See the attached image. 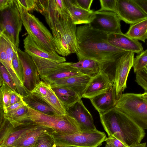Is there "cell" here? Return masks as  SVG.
Segmentation results:
<instances>
[{"instance_id": "cell-17", "label": "cell", "mask_w": 147, "mask_h": 147, "mask_svg": "<svg viewBox=\"0 0 147 147\" xmlns=\"http://www.w3.org/2000/svg\"><path fill=\"white\" fill-rule=\"evenodd\" d=\"M73 23L76 25L89 24L95 17V12L86 11L80 7L76 0H64Z\"/></svg>"}, {"instance_id": "cell-5", "label": "cell", "mask_w": 147, "mask_h": 147, "mask_svg": "<svg viewBox=\"0 0 147 147\" xmlns=\"http://www.w3.org/2000/svg\"><path fill=\"white\" fill-rule=\"evenodd\" d=\"M29 117L35 123L53 131L65 134H74L82 131L73 117L65 115H50L40 112L28 106Z\"/></svg>"}, {"instance_id": "cell-41", "label": "cell", "mask_w": 147, "mask_h": 147, "mask_svg": "<svg viewBox=\"0 0 147 147\" xmlns=\"http://www.w3.org/2000/svg\"><path fill=\"white\" fill-rule=\"evenodd\" d=\"M14 0H0V10L2 11L10 7Z\"/></svg>"}, {"instance_id": "cell-37", "label": "cell", "mask_w": 147, "mask_h": 147, "mask_svg": "<svg viewBox=\"0 0 147 147\" xmlns=\"http://www.w3.org/2000/svg\"><path fill=\"white\" fill-rule=\"evenodd\" d=\"M27 11L36 10V0H17Z\"/></svg>"}, {"instance_id": "cell-46", "label": "cell", "mask_w": 147, "mask_h": 147, "mask_svg": "<svg viewBox=\"0 0 147 147\" xmlns=\"http://www.w3.org/2000/svg\"><path fill=\"white\" fill-rule=\"evenodd\" d=\"M56 147H60V146H56Z\"/></svg>"}, {"instance_id": "cell-2", "label": "cell", "mask_w": 147, "mask_h": 147, "mask_svg": "<svg viewBox=\"0 0 147 147\" xmlns=\"http://www.w3.org/2000/svg\"><path fill=\"white\" fill-rule=\"evenodd\" d=\"M101 123L108 137H114L128 146L141 143L144 130L115 108L99 114Z\"/></svg>"}, {"instance_id": "cell-16", "label": "cell", "mask_w": 147, "mask_h": 147, "mask_svg": "<svg viewBox=\"0 0 147 147\" xmlns=\"http://www.w3.org/2000/svg\"><path fill=\"white\" fill-rule=\"evenodd\" d=\"M107 40L112 46L126 51L138 54L143 51V47L138 40L131 39L122 32L108 34Z\"/></svg>"}, {"instance_id": "cell-45", "label": "cell", "mask_w": 147, "mask_h": 147, "mask_svg": "<svg viewBox=\"0 0 147 147\" xmlns=\"http://www.w3.org/2000/svg\"><path fill=\"white\" fill-rule=\"evenodd\" d=\"M105 147H111L109 144L106 143Z\"/></svg>"}, {"instance_id": "cell-31", "label": "cell", "mask_w": 147, "mask_h": 147, "mask_svg": "<svg viewBox=\"0 0 147 147\" xmlns=\"http://www.w3.org/2000/svg\"><path fill=\"white\" fill-rule=\"evenodd\" d=\"M12 64L17 76L23 84L24 74L23 67L18 56L17 50L15 47L13 48Z\"/></svg>"}, {"instance_id": "cell-11", "label": "cell", "mask_w": 147, "mask_h": 147, "mask_svg": "<svg viewBox=\"0 0 147 147\" xmlns=\"http://www.w3.org/2000/svg\"><path fill=\"white\" fill-rule=\"evenodd\" d=\"M23 69L24 85L29 92L32 91L41 81L38 71L32 57L20 48L17 50Z\"/></svg>"}, {"instance_id": "cell-15", "label": "cell", "mask_w": 147, "mask_h": 147, "mask_svg": "<svg viewBox=\"0 0 147 147\" xmlns=\"http://www.w3.org/2000/svg\"><path fill=\"white\" fill-rule=\"evenodd\" d=\"M66 110L67 114L74 118L78 123L82 131L97 130L92 115L81 99Z\"/></svg>"}, {"instance_id": "cell-13", "label": "cell", "mask_w": 147, "mask_h": 147, "mask_svg": "<svg viewBox=\"0 0 147 147\" xmlns=\"http://www.w3.org/2000/svg\"><path fill=\"white\" fill-rule=\"evenodd\" d=\"M95 12V17L89 24L93 28L107 34L122 32L121 20L115 13L109 11Z\"/></svg>"}, {"instance_id": "cell-27", "label": "cell", "mask_w": 147, "mask_h": 147, "mask_svg": "<svg viewBox=\"0 0 147 147\" xmlns=\"http://www.w3.org/2000/svg\"><path fill=\"white\" fill-rule=\"evenodd\" d=\"M23 100L29 107L45 114L55 115L52 109L44 101L30 93L23 96Z\"/></svg>"}, {"instance_id": "cell-36", "label": "cell", "mask_w": 147, "mask_h": 147, "mask_svg": "<svg viewBox=\"0 0 147 147\" xmlns=\"http://www.w3.org/2000/svg\"><path fill=\"white\" fill-rule=\"evenodd\" d=\"M111 147H128V146L117 138L114 137H108L105 141Z\"/></svg>"}, {"instance_id": "cell-30", "label": "cell", "mask_w": 147, "mask_h": 147, "mask_svg": "<svg viewBox=\"0 0 147 147\" xmlns=\"http://www.w3.org/2000/svg\"><path fill=\"white\" fill-rule=\"evenodd\" d=\"M147 66V49L138 54L134 58L133 67L136 73Z\"/></svg>"}, {"instance_id": "cell-44", "label": "cell", "mask_w": 147, "mask_h": 147, "mask_svg": "<svg viewBox=\"0 0 147 147\" xmlns=\"http://www.w3.org/2000/svg\"><path fill=\"white\" fill-rule=\"evenodd\" d=\"M141 97L147 103V93L144 92L141 94Z\"/></svg>"}, {"instance_id": "cell-6", "label": "cell", "mask_w": 147, "mask_h": 147, "mask_svg": "<svg viewBox=\"0 0 147 147\" xmlns=\"http://www.w3.org/2000/svg\"><path fill=\"white\" fill-rule=\"evenodd\" d=\"M51 134L56 146L62 147H98L107 138L104 132L97 129L71 134L53 130Z\"/></svg>"}, {"instance_id": "cell-3", "label": "cell", "mask_w": 147, "mask_h": 147, "mask_svg": "<svg viewBox=\"0 0 147 147\" xmlns=\"http://www.w3.org/2000/svg\"><path fill=\"white\" fill-rule=\"evenodd\" d=\"M48 24L52 31L57 53L65 57L78 51L76 25L73 23L67 9L53 18Z\"/></svg>"}, {"instance_id": "cell-18", "label": "cell", "mask_w": 147, "mask_h": 147, "mask_svg": "<svg viewBox=\"0 0 147 147\" xmlns=\"http://www.w3.org/2000/svg\"><path fill=\"white\" fill-rule=\"evenodd\" d=\"M25 51L31 56H36L59 63L66 61L65 58L57 53H51L42 49L29 35L24 40Z\"/></svg>"}, {"instance_id": "cell-43", "label": "cell", "mask_w": 147, "mask_h": 147, "mask_svg": "<svg viewBox=\"0 0 147 147\" xmlns=\"http://www.w3.org/2000/svg\"><path fill=\"white\" fill-rule=\"evenodd\" d=\"M128 147H147V143L146 142L140 143L129 146Z\"/></svg>"}, {"instance_id": "cell-12", "label": "cell", "mask_w": 147, "mask_h": 147, "mask_svg": "<svg viewBox=\"0 0 147 147\" xmlns=\"http://www.w3.org/2000/svg\"><path fill=\"white\" fill-rule=\"evenodd\" d=\"M120 20L132 24L147 18V14L133 0H116V12Z\"/></svg>"}, {"instance_id": "cell-7", "label": "cell", "mask_w": 147, "mask_h": 147, "mask_svg": "<svg viewBox=\"0 0 147 147\" xmlns=\"http://www.w3.org/2000/svg\"><path fill=\"white\" fill-rule=\"evenodd\" d=\"M144 130H147V103L141 94H123L115 107Z\"/></svg>"}, {"instance_id": "cell-19", "label": "cell", "mask_w": 147, "mask_h": 147, "mask_svg": "<svg viewBox=\"0 0 147 147\" xmlns=\"http://www.w3.org/2000/svg\"><path fill=\"white\" fill-rule=\"evenodd\" d=\"M92 77L82 74L50 82V85L64 86L77 92L82 98L83 93Z\"/></svg>"}, {"instance_id": "cell-34", "label": "cell", "mask_w": 147, "mask_h": 147, "mask_svg": "<svg viewBox=\"0 0 147 147\" xmlns=\"http://www.w3.org/2000/svg\"><path fill=\"white\" fill-rule=\"evenodd\" d=\"M135 81L147 93V66L136 73Z\"/></svg>"}, {"instance_id": "cell-22", "label": "cell", "mask_w": 147, "mask_h": 147, "mask_svg": "<svg viewBox=\"0 0 147 147\" xmlns=\"http://www.w3.org/2000/svg\"><path fill=\"white\" fill-rule=\"evenodd\" d=\"M110 64H106L92 59H85L78 60L76 63L70 62L69 65L83 74L92 77Z\"/></svg>"}, {"instance_id": "cell-20", "label": "cell", "mask_w": 147, "mask_h": 147, "mask_svg": "<svg viewBox=\"0 0 147 147\" xmlns=\"http://www.w3.org/2000/svg\"><path fill=\"white\" fill-rule=\"evenodd\" d=\"M91 103L99 114L115 108L117 101L116 93L113 86L107 92L90 99Z\"/></svg>"}, {"instance_id": "cell-9", "label": "cell", "mask_w": 147, "mask_h": 147, "mask_svg": "<svg viewBox=\"0 0 147 147\" xmlns=\"http://www.w3.org/2000/svg\"><path fill=\"white\" fill-rule=\"evenodd\" d=\"M22 24L16 0H14L10 7L1 11L0 33L7 37L17 50L19 48V36Z\"/></svg>"}, {"instance_id": "cell-10", "label": "cell", "mask_w": 147, "mask_h": 147, "mask_svg": "<svg viewBox=\"0 0 147 147\" xmlns=\"http://www.w3.org/2000/svg\"><path fill=\"white\" fill-rule=\"evenodd\" d=\"M134 53L127 52L120 56L115 62L114 84L117 100L127 87L129 71L133 67Z\"/></svg>"}, {"instance_id": "cell-39", "label": "cell", "mask_w": 147, "mask_h": 147, "mask_svg": "<svg viewBox=\"0 0 147 147\" xmlns=\"http://www.w3.org/2000/svg\"><path fill=\"white\" fill-rule=\"evenodd\" d=\"M78 5L83 9L88 11H92L90 9L93 0H76Z\"/></svg>"}, {"instance_id": "cell-28", "label": "cell", "mask_w": 147, "mask_h": 147, "mask_svg": "<svg viewBox=\"0 0 147 147\" xmlns=\"http://www.w3.org/2000/svg\"><path fill=\"white\" fill-rule=\"evenodd\" d=\"M13 90L5 83L0 86V107L3 110L10 105L11 95Z\"/></svg>"}, {"instance_id": "cell-32", "label": "cell", "mask_w": 147, "mask_h": 147, "mask_svg": "<svg viewBox=\"0 0 147 147\" xmlns=\"http://www.w3.org/2000/svg\"><path fill=\"white\" fill-rule=\"evenodd\" d=\"M0 77L2 78L4 82L13 90L18 92L11 75L6 67L1 62L0 65Z\"/></svg>"}, {"instance_id": "cell-40", "label": "cell", "mask_w": 147, "mask_h": 147, "mask_svg": "<svg viewBox=\"0 0 147 147\" xmlns=\"http://www.w3.org/2000/svg\"><path fill=\"white\" fill-rule=\"evenodd\" d=\"M23 96L18 92L13 90L11 95L10 105L17 103L23 100Z\"/></svg>"}, {"instance_id": "cell-38", "label": "cell", "mask_w": 147, "mask_h": 147, "mask_svg": "<svg viewBox=\"0 0 147 147\" xmlns=\"http://www.w3.org/2000/svg\"><path fill=\"white\" fill-rule=\"evenodd\" d=\"M27 105L26 103L22 100L20 101L9 105L7 107L4 109L3 110L4 113H6L10 111L16 110L19 109Z\"/></svg>"}, {"instance_id": "cell-1", "label": "cell", "mask_w": 147, "mask_h": 147, "mask_svg": "<svg viewBox=\"0 0 147 147\" xmlns=\"http://www.w3.org/2000/svg\"><path fill=\"white\" fill-rule=\"evenodd\" d=\"M76 36L78 51L76 54L78 60L90 59L109 64L127 52L111 45L108 41V34L89 24L77 27Z\"/></svg>"}, {"instance_id": "cell-24", "label": "cell", "mask_w": 147, "mask_h": 147, "mask_svg": "<svg viewBox=\"0 0 147 147\" xmlns=\"http://www.w3.org/2000/svg\"><path fill=\"white\" fill-rule=\"evenodd\" d=\"M50 85L65 109L71 106L82 98L77 92L68 88L53 85Z\"/></svg>"}, {"instance_id": "cell-26", "label": "cell", "mask_w": 147, "mask_h": 147, "mask_svg": "<svg viewBox=\"0 0 147 147\" xmlns=\"http://www.w3.org/2000/svg\"><path fill=\"white\" fill-rule=\"evenodd\" d=\"M38 98L44 101L51 107L55 115H63L67 114L65 107L56 95L50 84H49L47 95L45 97Z\"/></svg>"}, {"instance_id": "cell-14", "label": "cell", "mask_w": 147, "mask_h": 147, "mask_svg": "<svg viewBox=\"0 0 147 147\" xmlns=\"http://www.w3.org/2000/svg\"><path fill=\"white\" fill-rule=\"evenodd\" d=\"M114 79L105 71V68L92 77L85 88L82 98L90 99L105 93L113 86Z\"/></svg>"}, {"instance_id": "cell-35", "label": "cell", "mask_w": 147, "mask_h": 147, "mask_svg": "<svg viewBox=\"0 0 147 147\" xmlns=\"http://www.w3.org/2000/svg\"><path fill=\"white\" fill-rule=\"evenodd\" d=\"M100 8L98 11L116 12V0H100Z\"/></svg>"}, {"instance_id": "cell-33", "label": "cell", "mask_w": 147, "mask_h": 147, "mask_svg": "<svg viewBox=\"0 0 147 147\" xmlns=\"http://www.w3.org/2000/svg\"><path fill=\"white\" fill-rule=\"evenodd\" d=\"M49 86V84L41 81L30 93L37 98L45 97L48 94Z\"/></svg>"}, {"instance_id": "cell-4", "label": "cell", "mask_w": 147, "mask_h": 147, "mask_svg": "<svg viewBox=\"0 0 147 147\" xmlns=\"http://www.w3.org/2000/svg\"><path fill=\"white\" fill-rule=\"evenodd\" d=\"M16 1L23 24L28 35L42 49L57 53L53 36L49 30L37 18L30 13L17 0Z\"/></svg>"}, {"instance_id": "cell-29", "label": "cell", "mask_w": 147, "mask_h": 147, "mask_svg": "<svg viewBox=\"0 0 147 147\" xmlns=\"http://www.w3.org/2000/svg\"><path fill=\"white\" fill-rule=\"evenodd\" d=\"M52 131L41 135L33 147H56L57 146L51 134Z\"/></svg>"}, {"instance_id": "cell-42", "label": "cell", "mask_w": 147, "mask_h": 147, "mask_svg": "<svg viewBox=\"0 0 147 147\" xmlns=\"http://www.w3.org/2000/svg\"><path fill=\"white\" fill-rule=\"evenodd\" d=\"M147 14V0H133Z\"/></svg>"}, {"instance_id": "cell-21", "label": "cell", "mask_w": 147, "mask_h": 147, "mask_svg": "<svg viewBox=\"0 0 147 147\" xmlns=\"http://www.w3.org/2000/svg\"><path fill=\"white\" fill-rule=\"evenodd\" d=\"M53 130L36 124L32 127L23 133L11 147H33L41 135Z\"/></svg>"}, {"instance_id": "cell-23", "label": "cell", "mask_w": 147, "mask_h": 147, "mask_svg": "<svg viewBox=\"0 0 147 147\" xmlns=\"http://www.w3.org/2000/svg\"><path fill=\"white\" fill-rule=\"evenodd\" d=\"M4 117L14 128L33 123L29 117L28 105L4 113Z\"/></svg>"}, {"instance_id": "cell-8", "label": "cell", "mask_w": 147, "mask_h": 147, "mask_svg": "<svg viewBox=\"0 0 147 147\" xmlns=\"http://www.w3.org/2000/svg\"><path fill=\"white\" fill-rule=\"evenodd\" d=\"M37 67L39 76L45 83L83 74L71 67L70 62L59 63L36 56H31Z\"/></svg>"}, {"instance_id": "cell-25", "label": "cell", "mask_w": 147, "mask_h": 147, "mask_svg": "<svg viewBox=\"0 0 147 147\" xmlns=\"http://www.w3.org/2000/svg\"><path fill=\"white\" fill-rule=\"evenodd\" d=\"M125 34L134 40L145 42L147 39V18L131 24Z\"/></svg>"}]
</instances>
